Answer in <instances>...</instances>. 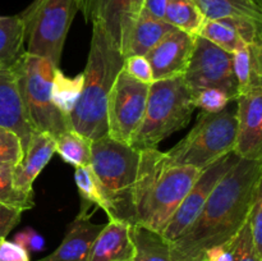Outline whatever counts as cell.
Returning <instances> with one entry per match:
<instances>
[{"label":"cell","mask_w":262,"mask_h":261,"mask_svg":"<svg viewBox=\"0 0 262 261\" xmlns=\"http://www.w3.org/2000/svg\"><path fill=\"white\" fill-rule=\"evenodd\" d=\"M128 223L109 220L92 242L87 261H133L135 246Z\"/></svg>","instance_id":"18"},{"label":"cell","mask_w":262,"mask_h":261,"mask_svg":"<svg viewBox=\"0 0 262 261\" xmlns=\"http://www.w3.org/2000/svg\"><path fill=\"white\" fill-rule=\"evenodd\" d=\"M0 127L17 133L25 154L35 129L28 119L13 71H0Z\"/></svg>","instance_id":"16"},{"label":"cell","mask_w":262,"mask_h":261,"mask_svg":"<svg viewBox=\"0 0 262 261\" xmlns=\"http://www.w3.org/2000/svg\"><path fill=\"white\" fill-rule=\"evenodd\" d=\"M233 261H262V256L256 251L251 235L248 220L243 224L239 232L230 241Z\"/></svg>","instance_id":"31"},{"label":"cell","mask_w":262,"mask_h":261,"mask_svg":"<svg viewBox=\"0 0 262 261\" xmlns=\"http://www.w3.org/2000/svg\"><path fill=\"white\" fill-rule=\"evenodd\" d=\"M232 58L238 95L262 90V42L246 45L234 51Z\"/></svg>","instance_id":"20"},{"label":"cell","mask_w":262,"mask_h":261,"mask_svg":"<svg viewBox=\"0 0 262 261\" xmlns=\"http://www.w3.org/2000/svg\"><path fill=\"white\" fill-rule=\"evenodd\" d=\"M205 19L250 18L262 20V8L253 0H193Z\"/></svg>","instance_id":"23"},{"label":"cell","mask_w":262,"mask_h":261,"mask_svg":"<svg viewBox=\"0 0 262 261\" xmlns=\"http://www.w3.org/2000/svg\"><path fill=\"white\" fill-rule=\"evenodd\" d=\"M129 233L135 246L133 261H174L170 243L161 233L140 224H130Z\"/></svg>","instance_id":"22"},{"label":"cell","mask_w":262,"mask_h":261,"mask_svg":"<svg viewBox=\"0 0 262 261\" xmlns=\"http://www.w3.org/2000/svg\"><path fill=\"white\" fill-rule=\"evenodd\" d=\"M74 182H76L77 189H78L79 194L82 197V201L95 205L96 207H100V209L106 212V204H105L101 189H100L96 177H95L94 171H92L91 165L76 168Z\"/></svg>","instance_id":"29"},{"label":"cell","mask_w":262,"mask_h":261,"mask_svg":"<svg viewBox=\"0 0 262 261\" xmlns=\"http://www.w3.org/2000/svg\"><path fill=\"white\" fill-rule=\"evenodd\" d=\"M183 78L193 96L201 90L210 87L223 90L233 100L238 95L232 54L200 36H196L193 51Z\"/></svg>","instance_id":"10"},{"label":"cell","mask_w":262,"mask_h":261,"mask_svg":"<svg viewBox=\"0 0 262 261\" xmlns=\"http://www.w3.org/2000/svg\"><path fill=\"white\" fill-rule=\"evenodd\" d=\"M55 153V138L49 133L35 130L23 154L22 161L13 168L15 187L25 193L33 194V182Z\"/></svg>","instance_id":"17"},{"label":"cell","mask_w":262,"mask_h":261,"mask_svg":"<svg viewBox=\"0 0 262 261\" xmlns=\"http://www.w3.org/2000/svg\"><path fill=\"white\" fill-rule=\"evenodd\" d=\"M150 84L132 78L120 71L107 100V135L118 142L129 145L145 114Z\"/></svg>","instance_id":"9"},{"label":"cell","mask_w":262,"mask_h":261,"mask_svg":"<svg viewBox=\"0 0 262 261\" xmlns=\"http://www.w3.org/2000/svg\"><path fill=\"white\" fill-rule=\"evenodd\" d=\"M164 20L177 30L197 36L205 18L193 0H168Z\"/></svg>","instance_id":"27"},{"label":"cell","mask_w":262,"mask_h":261,"mask_svg":"<svg viewBox=\"0 0 262 261\" xmlns=\"http://www.w3.org/2000/svg\"><path fill=\"white\" fill-rule=\"evenodd\" d=\"M204 261H233L230 242L209 248L205 252Z\"/></svg>","instance_id":"38"},{"label":"cell","mask_w":262,"mask_h":261,"mask_svg":"<svg viewBox=\"0 0 262 261\" xmlns=\"http://www.w3.org/2000/svg\"><path fill=\"white\" fill-rule=\"evenodd\" d=\"M91 142L92 140L81 133L68 129L55 138L56 153L66 163L81 168L91 163Z\"/></svg>","instance_id":"26"},{"label":"cell","mask_w":262,"mask_h":261,"mask_svg":"<svg viewBox=\"0 0 262 261\" xmlns=\"http://www.w3.org/2000/svg\"><path fill=\"white\" fill-rule=\"evenodd\" d=\"M196 36L181 30L169 32L146 55L152 69L154 81L183 76L188 67Z\"/></svg>","instance_id":"14"},{"label":"cell","mask_w":262,"mask_h":261,"mask_svg":"<svg viewBox=\"0 0 262 261\" xmlns=\"http://www.w3.org/2000/svg\"><path fill=\"white\" fill-rule=\"evenodd\" d=\"M25 54L20 15H0V71H13Z\"/></svg>","instance_id":"21"},{"label":"cell","mask_w":262,"mask_h":261,"mask_svg":"<svg viewBox=\"0 0 262 261\" xmlns=\"http://www.w3.org/2000/svg\"><path fill=\"white\" fill-rule=\"evenodd\" d=\"M23 147L17 133L0 127V166L14 168L22 161Z\"/></svg>","instance_id":"30"},{"label":"cell","mask_w":262,"mask_h":261,"mask_svg":"<svg viewBox=\"0 0 262 261\" xmlns=\"http://www.w3.org/2000/svg\"><path fill=\"white\" fill-rule=\"evenodd\" d=\"M140 151L109 136L91 142L92 171L106 204L109 220L135 224V192Z\"/></svg>","instance_id":"4"},{"label":"cell","mask_w":262,"mask_h":261,"mask_svg":"<svg viewBox=\"0 0 262 261\" xmlns=\"http://www.w3.org/2000/svg\"><path fill=\"white\" fill-rule=\"evenodd\" d=\"M0 205L20 212L35 206L33 194L25 193L15 187L13 168L9 166H0Z\"/></svg>","instance_id":"28"},{"label":"cell","mask_w":262,"mask_h":261,"mask_svg":"<svg viewBox=\"0 0 262 261\" xmlns=\"http://www.w3.org/2000/svg\"><path fill=\"white\" fill-rule=\"evenodd\" d=\"M124 56L101 26L92 25V36L83 89L76 107L69 115L72 129L90 140L107 135L106 110L110 91L123 69Z\"/></svg>","instance_id":"3"},{"label":"cell","mask_w":262,"mask_h":261,"mask_svg":"<svg viewBox=\"0 0 262 261\" xmlns=\"http://www.w3.org/2000/svg\"><path fill=\"white\" fill-rule=\"evenodd\" d=\"M237 130L233 153L246 160L262 161V90L235 97Z\"/></svg>","instance_id":"13"},{"label":"cell","mask_w":262,"mask_h":261,"mask_svg":"<svg viewBox=\"0 0 262 261\" xmlns=\"http://www.w3.org/2000/svg\"><path fill=\"white\" fill-rule=\"evenodd\" d=\"M123 71L129 74L132 78L143 82V83L151 84L154 82L152 69H151L150 61L145 55L124 56Z\"/></svg>","instance_id":"34"},{"label":"cell","mask_w":262,"mask_h":261,"mask_svg":"<svg viewBox=\"0 0 262 261\" xmlns=\"http://www.w3.org/2000/svg\"><path fill=\"white\" fill-rule=\"evenodd\" d=\"M92 205L82 201L79 211L67 228L66 235L54 252L37 261H87L92 242L104 224L92 222Z\"/></svg>","instance_id":"15"},{"label":"cell","mask_w":262,"mask_h":261,"mask_svg":"<svg viewBox=\"0 0 262 261\" xmlns=\"http://www.w3.org/2000/svg\"><path fill=\"white\" fill-rule=\"evenodd\" d=\"M0 261H31V258L20 246L0 235Z\"/></svg>","instance_id":"36"},{"label":"cell","mask_w":262,"mask_h":261,"mask_svg":"<svg viewBox=\"0 0 262 261\" xmlns=\"http://www.w3.org/2000/svg\"><path fill=\"white\" fill-rule=\"evenodd\" d=\"M142 4L143 0H82L81 10L87 22L104 28L123 54Z\"/></svg>","instance_id":"12"},{"label":"cell","mask_w":262,"mask_h":261,"mask_svg":"<svg viewBox=\"0 0 262 261\" xmlns=\"http://www.w3.org/2000/svg\"><path fill=\"white\" fill-rule=\"evenodd\" d=\"M253 2H255L256 4L258 5V7H261V8H262V0H253Z\"/></svg>","instance_id":"40"},{"label":"cell","mask_w":262,"mask_h":261,"mask_svg":"<svg viewBox=\"0 0 262 261\" xmlns=\"http://www.w3.org/2000/svg\"><path fill=\"white\" fill-rule=\"evenodd\" d=\"M82 0H33L22 13L26 53L60 66L61 53Z\"/></svg>","instance_id":"6"},{"label":"cell","mask_w":262,"mask_h":261,"mask_svg":"<svg viewBox=\"0 0 262 261\" xmlns=\"http://www.w3.org/2000/svg\"><path fill=\"white\" fill-rule=\"evenodd\" d=\"M13 242L20 246L30 255L31 253L40 252L45 247V240H43L42 235L31 227H26L22 230H19L13 238Z\"/></svg>","instance_id":"35"},{"label":"cell","mask_w":262,"mask_h":261,"mask_svg":"<svg viewBox=\"0 0 262 261\" xmlns=\"http://www.w3.org/2000/svg\"><path fill=\"white\" fill-rule=\"evenodd\" d=\"M166 5H168V0H143L141 10L156 19H164Z\"/></svg>","instance_id":"39"},{"label":"cell","mask_w":262,"mask_h":261,"mask_svg":"<svg viewBox=\"0 0 262 261\" xmlns=\"http://www.w3.org/2000/svg\"><path fill=\"white\" fill-rule=\"evenodd\" d=\"M237 119L229 107L219 113H200L196 124L170 150L173 160L202 170L214 161L233 153Z\"/></svg>","instance_id":"8"},{"label":"cell","mask_w":262,"mask_h":261,"mask_svg":"<svg viewBox=\"0 0 262 261\" xmlns=\"http://www.w3.org/2000/svg\"><path fill=\"white\" fill-rule=\"evenodd\" d=\"M55 69L48 59L27 53L13 68L31 125L37 132L49 133L54 138L72 129L69 118L61 114L51 101V82Z\"/></svg>","instance_id":"7"},{"label":"cell","mask_w":262,"mask_h":261,"mask_svg":"<svg viewBox=\"0 0 262 261\" xmlns=\"http://www.w3.org/2000/svg\"><path fill=\"white\" fill-rule=\"evenodd\" d=\"M176 28L164 19H156L141 10L128 37L123 56L147 55L169 32Z\"/></svg>","instance_id":"19"},{"label":"cell","mask_w":262,"mask_h":261,"mask_svg":"<svg viewBox=\"0 0 262 261\" xmlns=\"http://www.w3.org/2000/svg\"><path fill=\"white\" fill-rule=\"evenodd\" d=\"M238 159L239 158L234 153H230L200 171L196 182L191 187L181 205L177 207L174 214L169 219L165 229L161 233L169 243L174 242L188 229L189 225L194 222L197 215L204 207L205 202L207 201L217 182L237 163Z\"/></svg>","instance_id":"11"},{"label":"cell","mask_w":262,"mask_h":261,"mask_svg":"<svg viewBox=\"0 0 262 261\" xmlns=\"http://www.w3.org/2000/svg\"><path fill=\"white\" fill-rule=\"evenodd\" d=\"M197 36L210 41L217 48L233 54L245 48L247 44L242 40L237 28L233 26L229 18L224 19H205Z\"/></svg>","instance_id":"25"},{"label":"cell","mask_w":262,"mask_h":261,"mask_svg":"<svg viewBox=\"0 0 262 261\" xmlns=\"http://www.w3.org/2000/svg\"><path fill=\"white\" fill-rule=\"evenodd\" d=\"M20 215H22L20 211L8 209L0 205V235L7 237L20 222Z\"/></svg>","instance_id":"37"},{"label":"cell","mask_w":262,"mask_h":261,"mask_svg":"<svg viewBox=\"0 0 262 261\" xmlns=\"http://www.w3.org/2000/svg\"><path fill=\"white\" fill-rule=\"evenodd\" d=\"M248 225L256 251L262 256V188L258 187L248 212Z\"/></svg>","instance_id":"33"},{"label":"cell","mask_w":262,"mask_h":261,"mask_svg":"<svg viewBox=\"0 0 262 261\" xmlns=\"http://www.w3.org/2000/svg\"><path fill=\"white\" fill-rule=\"evenodd\" d=\"M233 101L232 97L223 90L216 87L201 90L194 95V105L200 107L204 113H219L228 107L229 102Z\"/></svg>","instance_id":"32"},{"label":"cell","mask_w":262,"mask_h":261,"mask_svg":"<svg viewBox=\"0 0 262 261\" xmlns=\"http://www.w3.org/2000/svg\"><path fill=\"white\" fill-rule=\"evenodd\" d=\"M158 148L140 151L135 192V224L163 233L200 174Z\"/></svg>","instance_id":"2"},{"label":"cell","mask_w":262,"mask_h":261,"mask_svg":"<svg viewBox=\"0 0 262 261\" xmlns=\"http://www.w3.org/2000/svg\"><path fill=\"white\" fill-rule=\"evenodd\" d=\"M196 105L183 76L159 79L150 84L145 114L129 146L136 150L156 148L191 120Z\"/></svg>","instance_id":"5"},{"label":"cell","mask_w":262,"mask_h":261,"mask_svg":"<svg viewBox=\"0 0 262 261\" xmlns=\"http://www.w3.org/2000/svg\"><path fill=\"white\" fill-rule=\"evenodd\" d=\"M262 184V161L238 159L217 182L200 214L174 242V261H204L205 252L235 237L248 217L256 191Z\"/></svg>","instance_id":"1"},{"label":"cell","mask_w":262,"mask_h":261,"mask_svg":"<svg viewBox=\"0 0 262 261\" xmlns=\"http://www.w3.org/2000/svg\"><path fill=\"white\" fill-rule=\"evenodd\" d=\"M83 89V74L68 77L60 68L54 71L51 82V101L63 115L69 118L76 107Z\"/></svg>","instance_id":"24"}]
</instances>
